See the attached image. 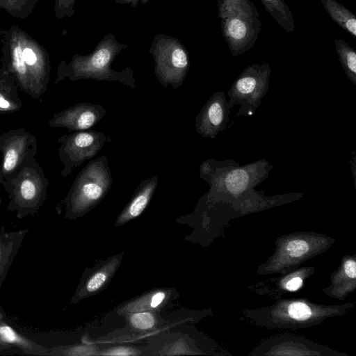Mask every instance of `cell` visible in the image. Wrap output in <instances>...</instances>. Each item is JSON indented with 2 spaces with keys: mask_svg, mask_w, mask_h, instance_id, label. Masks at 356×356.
<instances>
[{
  "mask_svg": "<svg viewBox=\"0 0 356 356\" xmlns=\"http://www.w3.org/2000/svg\"><path fill=\"white\" fill-rule=\"evenodd\" d=\"M149 53L154 61V73L160 84L174 90L180 87L187 76L190 61L187 49L176 38L163 33L156 35Z\"/></svg>",
  "mask_w": 356,
  "mask_h": 356,
  "instance_id": "cell-7",
  "label": "cell"
},
{
  "mask_svg": "<svg viewBox=\"0 0 356 356\" xmlns=\"http://www.w3.org/2000/svg\"><path fill=\"white\" fill-rule=\"evenodd\" d=\"M9 106V102L0 95V107L7 108Z\"/></svg>",
  "mask_w": 356,
  "mask_h": 356,
  "instance_id": "cell-29",
  "label": "cell"
},
{
  "mask_svg": "<svg viewBox=\"0 0 356 356\" xmlns=\"http://www.w3.org/2000/svg\"><path fill=\"white\" fill-rule=\"evenodd\" d=\"M170 289H155L147 292L129 302H126L120 309V313L140 311H156L164 307L172 296Z\"/></svg>",
  "mask_w": 356,
  "mask_h": 356,
  "instance_id": "cell-17",
  "label": "cell"
},
{
  "mask_svg": "<svg viewBox=\"0 0 356 356\" xmlns=\"http://www.w3.org/2000/svg\"><path fill=\"white\" fill-rule=\"evenodd\" d=\"M130 327L138 331H147L163 323L156 311L133 312L125 314Z\"/></svg>",
  "mask_w": 356,
  "mask_h": 356,
  "instance_id": "cell-21",
  "label": "cell"
},
{
  "mask_svg": "<svg viewBox=\"0 0 356 356\" xmlns=\"http://www.w3.org/2000/svg\"><path fill=\"white\" fill-rule=\"evenodd\" d=\"M330 284L321 289L328 297L339 300L356 289V254H346L330 276Z\"/></svg>",
  "mask_w": 356,
  "mask_h": 356,
  "instance_id": "cell-13",
  "label": "cell"
},
{
  "mask_svg": "<svg viewBox=\"0 0 356 356\" xmlns=\"http://www.w3.org/2000/svg\"><path fill=\"white\" fill-rule=\"evenodd\" d=\"M251 356H348L302 336L283 333L263 339L248 354Z\"/></svg>",
  "mask_w": 356,
  "mask_h": 356,
  "instance_id": "cell-9",
  "label": "cell"
},
{
  "mask_svg": "<svg viewBox=\"0 0 356 356\" xmlns=\"http://www.w3.org/2000/svg\"><path fill=\"white\" fill-rule=\"evenodd\" d=\"M39 0H0V10L15 18H28Z\"/></svg>",
  "mask_w": 356,
  "mask_h": 356,
  "instance_id": "cell-22",
  "label": "cell"
},
{
  "mask_svg": "<svg viewBox=\"0 0 356 356\" xmlns=\"http://www.w3.org/2000/svg\"><path fill=\"white\" fill-rule=\"evenodd\" d=\"M76 0H54V11L56 17L61 19L71 17L75 13Z\"/></svg>",
  "mask_w": 356,
  "mask_h": 356,
  "instance_id": "cell-23",
  "label": "cell"
},
{
  "mask_svg": "<svg viewBox=\"0 0 356 356\" xmlns=\"http://www.w3.org/2000/svg\"><path fill=\"white\" fill-rule=\"evenodd\" d=\"M355 305L356 302L324 305L305 297L282 298L269 306L245 308L238 319L269 330H300L320 325L330 318L343 316Z\"/></svg>",
  "mask_w": 356,
  "mask_h": 356,
  "instance_id": "cell-2",
  "label": "cell"
},
{
  "mask_svg": "<svg viewBox=\"0 0 356 356\" xmlns=\"http://www.w3.org/2000/svg\"><path fill=\"white\" fill-rule=\"evenodd\" d=\"M112 183L106 155L89 161L76 180L70 197L71 211L81 216L91 211L104 199Z\"/></svg>",
  "mask_w": 356,
  "mask_h": 356,
  "instance_id": "cell-6",
  "label": "cell"
},
{
  "mask_svg": "<svg viewBox=\"0 0 356 356\" xmlns=\"http://www.w3.org/2000/svg\"><path fill=\"white\" fill-rule=\"evenodd\" d=\"M0 256H1V254H0Z\"/></svg>",
  "mask_w": 356,
  "mask_h": 356,
  "instance_id": "cell-31",
  "label": "cell"
},
{
  "mask_svg": "<svg viewBox=\"0 0 356 356\" xmlns=\"http://www.w3.org/2000/svg\"><path fill=\"white\" fill-rule=\"evenodd\" d=\"M127 47V44L118 42L113 33H107L90 54L74 55L69 64L63 61L60 65V72L72 80L118 81L135 88L136 79L130 66L121 71H115L111 67L116 56Z\"/></svg>",
  "mask_w": 356,
  "mask_h": 356,
  "instance_id": "cell-4",
  "label": "cell"
},
{
  "mask_svg": "<svg viewBox=\"0 0 356 356\" xmlns=\"http://www.w3.org/2000/svg\"><path fill=\"white\" fill-rule=\"evenodd\" d=\"M314 272L313 266H300L290 273L258 281L245 289L253 293L277 300L288 293L299 290Z\"/></svg>",
  "mask_w": 356,
  "mask_h": 356,
  "instance_id": "cell-11",
  "label": "cell"
},
{
  "mask_svg": "<svg viewBox=\"0 0 356 356\" xmlns=\"http://www.w3.org/2000/svg\"><path fill=\"white\" fill-rule=\"evenodd\" d=\"M270 68L268 64H253L247 67L232 84L227 92L228 107L238 105L236 116H250L260 106L269 86Z\"/></svg>",
  "mask_w": 356,
  "mask_h": 356,
  "instance_id": "cell-8",
  "label": "cell"
},
{
  "mask_svg": "<svg viewBox=\"0 0 356 356\" xmlns=\"http://www.w3.org/2000/svg\"><path fill=\"white\" fill-rule=\"evenodd\" d=\"M266 10L287 32L294 31L292 14L284 0H261Z\"/></svg>",
  "mask_w": 356,
  "mask_h": 356,
  "instance_id": "cell-19",
  "label": "cell"
},
{
  "mask_svg": "<svg viewBox=\"0 0 356 356\" xmlns=\"http://www.w3.org/2000/svg\"><path fill=\"white\" fill-rule=\"evenodd\" d=\"M0 337L8 343H17L19 341L16 333L6 325L0 326Z\"/></svg>",
  "mask_w": 356,
  "mask_h": 356,
  "instance_id": "cell-25",
  "label": "cell"
},
{
  "mask_svg": "<svg viewBox=\"0 0 356 356\" xmlns=\"http://www.w3.org/2000/svg\"><path fill=\"white\" fill-rule=\"evenodd\" d=\"M272 167L265 159L245 165L233 160L204 161L200 165V175L210 187L204 204L243 210L245 200L243 195L266 179Z\"/></svg>",
  "mask_w": 356,
  "mask_h": 356,
  "instance_id": "cell-1",
  "label": "cell"
},
{
  "mask_svg": "<svg viewBox=\"0 0 356 356\" xmlns=\"http://www.w3.org/2000/svg\"><path fill=\"white\" fill-rule=\"evenodd\" d=\"M158 183L159 177L157 175L141 180L129 202L118 216L115 225L116 226L122 225L138 217L149 204Z\"/></svg>",
  "mask_w": 356,
  "mask_h": 356,
  "instance_id": "cell-14",
  "label": "cell"
},
{
  "mask_svg": "<svg viewBox=\"0 0 356 356\" xmlns=\"http://www.w3.org/2000/svg\"><path fill=\"white\" fill-rule=\"evenodd\" d=\"M21 195L26 200L33 198L35 194V186L30 180H25L21 185Z\"/></svg>",
  "mask_w": 356,
  "mask_h": 356,
  "instance_id": "cell-24",
  "label": "cell"
},
{
  "mask_svg": "<svg viewBox=\"0 0 356 356\" xmlns=\"http://www.w3.org/2000/svg\"><path fill=\"white\" fill-rule=\"evenodd\" d=\"M112 138L101 131H81L70 136L66 141V154L69 166H77L86 160L93 159L106 142Z\"/></svg>",
  "mask_w": 356,
  "mask_h": 356,
  "instance_id": "cell-12",
  "label": "cell"
},
{
  "mask_svg": "<svg viewBox=\"0 0 356 356\" xmlns=\"http://www.w3.org/2000/svg\"><path fill=\"white\" fill-rule=\"evenodd\" d=\"M17 160V152L14 149H9L5 156L3 163L4 169L8 171L13 170L16 165Z\"/></svg>",
  "mask_w": 356,
  "mask_h": 356,
  "instance_id": "cell-26",
  "label": "cell"
},
{
  "mask_svg": "<svg viewBox=\"0 0 356 356\" xmlns=\"http://www.w3.org/2000/svg\"><path fill=\"white\" fill-rule=\"evenodd\" d=\"M122 256L112 257L96 267L86 278L79 296L82 298L93 296L102 290L118 268Z\"/></svg>",
  "mask_w": 356,
  "mask_h": 356,
  "instance_id": "cell-16",
  "label": "cell"
},
{
  "mask_svg": "<svg viewBox=\"0 0 356 356\" xmlns=\"http://www.w3.org/2000/svg\"><path fill=\"white\" fill-rule=\"evenodd\" d=\"M334 243L333 237L316 232L298 231L282 234L274 241V252L257 266L256 273L259 275L290 273L327 252Z\"/></svg>",
  "mask_w": 356,
  "mask_h": 356,
  "instance_id": "cell-3",
  "label": "cell"
},
{
  "mask_svg": "<svg viewBox=\"0 0 356 356\" xmlns=\"http://www.w3.org/2000/svg\"><path fill=\"white\" fill-rule=\"evenodd\" d=\"M336 51L347 78L356 86V52L341 39H336Z\"/></svg>",
  "mask_w": 356,
  "mask_h": 356,
  "instance_id": "cell-20",
  "label": "cell"
},
{
  "mask_svg": "<svg viewBox=\"0 0 356 356\" xmlns=\"http://www.w3.org/2000/svg\"><path fill=\"white\" fill-rule=\"evenodd\" d=\"M222 35L234 56L255 43L261 30L259 14L249 0H218Z\"/></svg>",
  "mask_w": 356,
  "mask_h": 356,
  "instance_id": "cell-5",
  "label": "cell"
},
{
  "mask_svg": "<svg viewBox=\"0 0 356 356\" xmlns=\"http://www.w3.org/2000/svg\"><path fill=\"white\" fill-rule=\"evenodd\" d=\"M139 1L140 0H115V2L120 4H127L132 8H135L138 6Z\"/></svg>",
  "mask_w": 356,
  "mask_h": 356,
  "instance_id": "cell-27",
  "label": "cell"
},
{
  "mask_svg": "<svg viewBox=\"0 0 356 356\" xmlns=\"http://www.w3.org/2000/svg\"><path fill=\"white\" fill-rule=\"evenodd\" d=\"M143 3H147V2H149L150 0H140Z\"/></svg>",
  "mask_w": 356,
  "mask_h": 356,
  "instance_id": "cell-30",
  "label": "cell"
},
{
  "mask_svg": "<svg viewBox=\"0 0 356 356\" xmlns=\"http://www.w3.org/2000/svg\"><path fill=\"white\" fill-rule=\"evenodd\" d=\"M331 18L354 38L356 37V18L353 13L335 0H321Z\"/></svg>",
  "mask_w": 356,
  "mask_h": 356,
  "instance_id": "cell-18",
  "label": "cell"
},
{
  "mask_svg": "<svg viewBox=\"0 0 356 356\" xmlns=\"http://www.w3.org/2000/svg\"><path fill=\"white\" fill-rule=\"evenodd\" d=\"M105 114L102 104L83 102L65 113L63 123L72 130L83 131L94 127Z\"/></svg>",
  "mask_w": 356,
  "mask_h": 356,
  "instance_id": "cell-15",
  "label": "cell"
},
{
  "mask_svg": "<svg viewBox=\"0 0 356 356\" xmlns=\"http://www.w3.org/2000/svg\"><path fill=\"white\" fill-rule=\"evenodd\" d=\"M230 113L225 92H215L195 118L196 132L202 137L215 138L227 127Z\"/></svg>",
  "mask_w": 356,
  "mask_h": 356,
  "instance_id": "cell-10",
  "label": "cell"
},
{
  "mask_svg": "<svg viewBox=\"0 0 356 356\" xmlns=\"http://www.w3.org/2000/svg\"><path fill=\"white\" fill-rule=\"evenodd\" d=\"M132 355V354H134L131 352H130L129 350H127V349L124 348V349H122V348H118V349H116L115 350H111V352L110 353H107L106 355Z\"/></svg>",
  "mask_w": 356,
  "mask_h": 356,
  "instance_id": "cell-28",
  "label": "cell"
}]
</instances>
